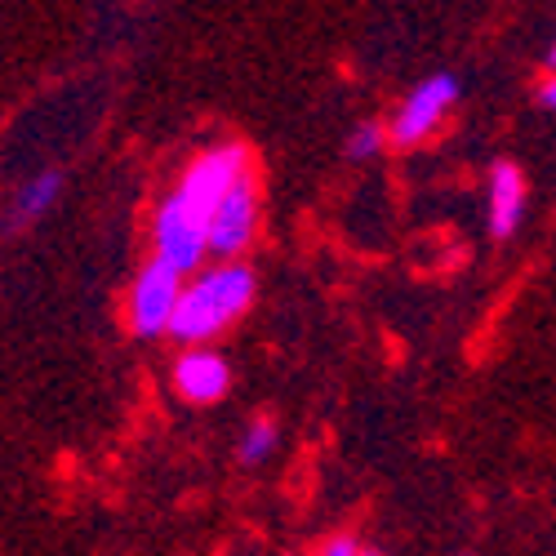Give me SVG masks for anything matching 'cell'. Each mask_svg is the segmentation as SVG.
Returning a JSON list of instances; mask_svg holds the SVG:
<instances>
[{"mask_svg":"<svg viewBox=\"0 0 556 556\" xmlns=\"http://www.w3.org/2000/svg\"><path fill=\"white\" fill-rule=\"evenodd\" d=\"M254 237V188H250V178L241 182L237 192H231L218 214L210 218V254L218 258H237Z\"/></svg>","mask_w":556,"mask_h":556,"instance_id":"cell-6","label":"cell"},{"mask_svg":"<svg viewBox=\"0 0 556 556\" xmlns=\"http://www.w3.org/2000/svg\"><path fill=\"white\" fill-rule=\"evenodd\" d=\"M227 361L218 352H182L178 365H174V388L197 401V405H210L227 392Z\"/></svg>","mask_w":556,"mask_h":556,"instance_id":"cell-7","label":"cell"},{"mask_svg":"<svg viewBox=\"0 0 556 556\" xmlns=\"http://www.w3.org/2000/svg\"><path fill=\"white\" fill-rule=\"evenodd\" d=\"M178 299H182V290H178V271L165 267L161 258L148 263L143 276H138L134 290H129V326H134V334H143V339L165 334V330L174 326Z\"/></svg>","mask_w":556,"mask_h":556,"instance_id":"cell-4","label":"cell"},{"mask_svg":"<svg viewBox=\"0 0 556 556\" xmlns=\"http://www.w3.org/2000/svg\"><path fill=\"white\" fill-rule=\"evenodd\" d=\"M250 299H254V271L245 263H223L197 276V286L182 290L169 334L178 343H205L218 330H227L250 307Z\"/></svg>","mask_w":556,"mask_h":556,"instance_id":"cell-1","label":"cell"},{"mask_svg":"<svg viewBox=\"0 0 556 556\" xmlns=\"http://www.w3.org/2000/svg\"><path fill=\"white\" fill-rule=\"evenodd\" d=\"M271 445H276V424L267 419V414H263V419H254L250 428H245V437H241V463H258V458H267L271 454Z\"/></svg>","mask_w":556,"mask_h":556,"instance_id":"cell-10","label":"cell"},{"mask_svg":"<svg viewBox=\"0 0 556 556\" xmlns=\"http://www.w3.org/2000/svg\"><path fill=\"white\" fill-rule=\"evenodd\" d=\"M526 214V178L513 161H503L490 169V231L498 241H507L517 231Z\"/></svg>","mask_w":556,"mask_h":556,"instance_id":"cell-8","label":"cell"},{"mask_svg":"<svg viewBox=\"0 0 556 556\" xmlns=\"http://www.w3.org/2000/svg\"><path fill=\"white\" fill-rule=\"evenodd\" d=\"M379 148H383V129H379L375 121L361 125V129L348 138V156H352V161H369V156H375Z\"/></svg>","mask_w":556,"mask_h":556,"instance_id":"cell-11","label":"cell"},{"mask_svg":"<svg viewBox=\"0 0 556 556\" xmlns=\"http://www.w3.org/2000/svg\"><path fill=\"white\" fill-rule=\"evenodd\" d=\"M320 556H361V552H356V543H352V539H334V543H330L326 552H320Z\"/></svg>","mask_w":556,"mask_h":556,"instance_id":"cell-12","label":"cell"},{"mask_svg":"<svg viewBox=\"0 0 556 556\" xmlns=\"http://www.w3.org/2000/svg\"><path fill=\"white\" fill-rule=\"evenodd\" d=\"M205 250H210V227L188 205H182V197L174 192L156 210V258L182 276V271H197L201 267Z\"/></svg>","mask_w":556,"mask_h":556,"instance_id":"cell-3","label":"cell"},{"mask_svg":"<svg viewBox=\"0 0 556 556\" xmlns=\"http://www.w3.org/2000/svg\"><path fill=\"white\" fill-rule=\"evenodd\" d=\"M454 99H458V80H454V76H432V80H424V85L405 99V108H401V116H396V125H392V143L409 148V143H419V138H428V134L441 125V116L450 112Z\"/></svg>","mask_w":556,"mask_h":556,"instance_id":"cell-5","label":"cell"},{"mask_svg":"<svg viewBox=\"0 0 556 556\" xmlns=\"http://www.w3.org/2000/svg\"><path fill=\"white\" fill-rule=\"evenodd\" d=\"M547 63H552V67H556V45H552V54H547Z\"/></svg>","mask_w":556,"mask_h":556,"instance_id":"cell-14","label":"cell"},{"mask_svg":"<svg viewBox=\"0 0 556 556\" xmlns=\"http://www.w3.org/2000/svg\"><path fill=\"white\" fill-rule=\"evenodd\" d=\"M361 556H383V552H361Z\"/></svg>","mask_w":556,"mask_h":556,"instance_id":"cell-15","label":"cell"},{"mask_svg":"<svg viewBox=\"0 0 556 556\" xmlns=\"http://www.w3.org/2000/svg\"><path fill=\"white\" fill-rule=\"evenodd\" d=\"M241 182H245V148L223 143V148H210L205 156L192 161V169L182 174V182H178V197H182V205H188L210 227V218L218 214V205L231 192H237Z\"/></svg>","mask_w":556,"mask_h":556,"instance_id":"cell-2","label":"cell"},{"mask_svg":"<svg viewBox=\"0 0 556 556\" xmlns=\"http://www.w3.org/2000/svg\"><path fill=\"white\" fill-rule=\"evenodd\" d=\"M59 192H63V174H59V169H45V174L27 178V182H23V192H18V201H14V223H31V218H40L45 210L54 205Z\"/></svg>","mask_w":556,"mask_h":556,"instance_id":"cell-9","label":"cell"},{"mask_svg":"<svg viewBox=\"0 0 556 556\" xmlns=\"http://www.w3.org/2000/svg\"><path fill=\"white\" fill-rule=\"evenodd\" d=\"M539 99H543L547 108H556V76H552V80H547V85L539 89Z\"/></svg>","mask_w":556,"mask_h":556,"instance_id":"cell-13","label":"cell"}]
</instances>
